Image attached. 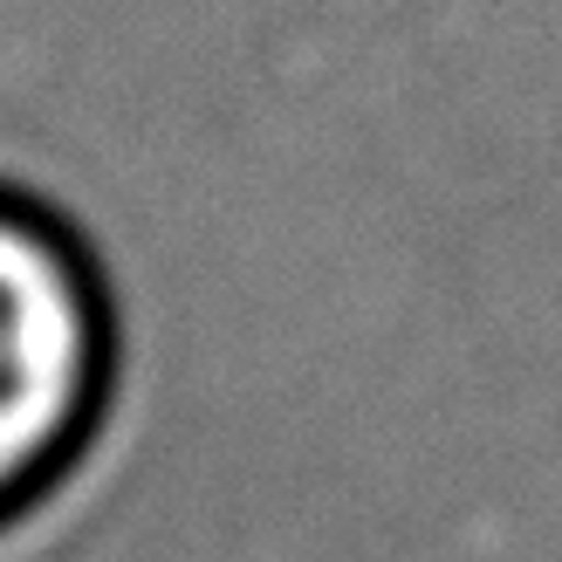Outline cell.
<instances>
[{
  "mask_svg": "<svg viewBox=\"0 0 562 562\" xmlns=\"http://www.w3.org/2000/svg\"><path fill=\"white\" fill-rule=\"evenodd\" d=\"M110 391V302L90 255L35 200H0V515L90 439Z\"/></svg>",
  "mask_w": 562,
  "mask_h": 562,
  "instance_id": "1",
  "label": "cell"
}]
</instances>
